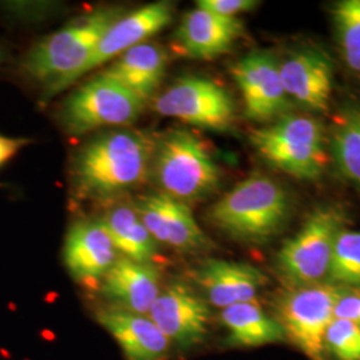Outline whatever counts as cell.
<instances>
[{
  "label": "cell",
  "mask_w": 360,
  "mask_h": 360,
  "mask_svg": "<svg viewBox=\"0 0 360 360\" xmlns=\"http://www.w3.org/2000/svg\"><path fill=\"white\" fill-rule=\"evenodd\" d=\"M167 55L154 43H142L117 56L102 74L120 83L142 102L154 98L166 74Z\"/></svg>",
  "instance_id": "obj_20"
},
{
  "label": "cell",
  "mask_w": 360,
  "mask_h": 360,
  "mask_svg": "<svg viewBox=\"0 0 360 360\" xmlns=\"http://www.w3.org/2000/svg\"><path fill=\"white\" fill-rule=\"evenodd\" d=\"M4 56H6V53H4V50H3V47L0 46V63L4 60Z\"/></svg>",
  "instance_id": "obj_30"
},
{
  "label": "cell",
  "mask_w": 360,
  "mask_h": 360,
  "mask_svg": "<svg viewBox=\"0 0 360 360\" xmlns=\"http://www.w3.org/2000/svg\"><path fill=\"white\" fill-rule=\"evenodd\" d=\"M260 3L255 0H199L196 7L226 18H238L240 13L255 10Z\"/></svg>",
  "instance_id": "obj_27"
},
{
  "label": "cell",
  "mask_w": 360,
  "mask_h": 360,
  "mask_svg": "<svg viewBox=\"0 0 360 360\" xmlns=\"http://www.w3.org/2000/svg\"><path fill=\"white\" fill-rule=\"evenodd\" d=\"M193 279L207 303L221 309L255 302L267 284V278L257 267L223 259L205 260L193 271Z\"/></svg>",
  "instance_id": "obj_14"
},
{
  "label": "cell",
  "mask_w": 360,
  "mask_h": 360,
  "mask_svg": "<svg viewBox=\"0 0 360 360\" xmlns=\"http://www.w3.org/2000/svg\"><path fill=\"white\" fill-rule=\"evenodd\" d=\"M346 221L345 210L335 205L316 207L309 214L275 257L276 271L287 287L327 283L335 242Z\"/></svg>",
  "instance_id": "obj_5"
},
{
  "label": "cell",
  "mask_w": 360,
  "mask_h": 360,
  "mask_svg": "<svg viewBox=\"0 0 360 360\" xmlns=\"http://www.w3.org/2000/svg\"><path fill=\"white\" fill-rule=\"evenodd\" d=\"M324 348L330 360H360L359 326L334 318L324 335Z\"/></svg>",
  "instance_id": "obj_26"
},
{
  "label": "cell",
  "mask_w": 360,
  "mask_h": 360,
  "mask_svg": "<svg viewBox=\"0 0 360 360\" xmlns=\"http://www.w3.org/2000/svg\"><path fill=\"white\" fill-rule=\"evenodd\" d=\"M327 283L359 288L360 231L345 229L338 235Z\"/></svg>",
  "instance_id": "obj_25"
},
{
  "label": "cell",
  "mask_w": 360,
  "mask_h": 360,
  "mask_svg": "<svg viewBox=\"0 0 360 360\" xmlns=\"http://www.w3.org/2000/svg\"><path fill=\"white\" fill-rule=\"evenodd\" d=\"M96 319L122 348L126 360H165L171 343L147 315L117 307L102 309Z\"/></svg>",
  "instance_id": "obj_19"
},
{
  "label": "cell",
  "mask_w": 360,
  "mask_h": 360,
  "mask_svg": "<svg viewBox=\"0 0 360 360\" xmlns=\"http://www.w3.org/2000/svg\"><path fill=\"white\" fill-rule=\"evenodd\" d=\"M251 143L267 163L302 180L322 176L327 163L326 135L315 117L285 114L255 129Z\"/></svg>",
  "instance_id": "obj_6"
},
{
  "label": "cell",
  "mask_w": 360,
  "mask_h": 360,
  "mask_svg": "<svg viewBox=\"0 0 360 360\" xmlns=\"http://www.w3.org/2000/svg\"><path fill=\"white\" fill-rule=\"evenodd\" d=\"M230 71L242 92L248 119L272 122L288 112L291 101L283 89L279 62L271 52H250Z\"/></svg>",
  "instance_id": "obj_11"
},
{
  "label": "cell",
  "mask_w": 360,
  "mask_h": 360,
  "mask_svg": "<svg viewBox=\"0 0 360 360\" xmlns=\"http://www.w3.org/2000/svg\"><path fill=\"white\" fill-rule=\"evenodd\" d=\"M334 318L355 323L360 327V288H346L338 299Z\"/></svg>",
  "instance_id": "obj_28"
},
{
  "label": "cell",
  "mask_w": 360,
  "mask_h": 360,
  "mask_svg": "<svg viewBox=\"0 0 360 360\" xmlns=\"http://www.w3.org/2000/svg\"><path fill=\"white\" fill-rule=\"evenodd\" d=\"M147 316L171 345L190 349L206 340L211 309L190 284L175 281L160 290Z\"/></svg>",
  "instance_id": "obj_10"
},
{
  "label": "cell",
  "mask_w": 360,
  "mask_h": 360,
  "mask_svg": "<svg viewBox=\"0 0 360 360\" xmlns=\"http://www.w3.org/2000/svg\"><path fill=\"white\" fill-rule=\"evenodd\" d=\"M155 110L160 115L214 131L231 129L236 114L230 92L217 82L202 77L176 80L156 98Z\"/></svg>",
  "instance_id": "obj_9"
},
{
  "label": "cell",
  "mask_w": 360,
  "mask_h": 360,
  "mask_svg": "<svg viewBox=\"0 0 360 360\" xmlns=\"http://www.w3.org/2000/svg\"><path fill=\"white\" fill-rule=\"evenodd\" d=\"M347 287L322 283L287 287L278 295L275 319L290 340L309 360H330L324 348V335L334 319L338 299Z\"/></svg>",
  "instance_id": "obj_7"
},
{
  "label": "cell",
  "mask_w": 360,
  "mask_h": 360,
  "mask_svg": "<svg viewBox=\"0 0 360 360\" xmlns=\"http://www.w3.org/2000/svg\"><path fill=\"white\" fill-rule=\"evenodd\" d=\"M27 143L28 141L23 138H11L0 134V167L11 160Z\"/></svg>",
  "instance_id": "obj_29"
},
{
  "label": "cell",
  "mask_w": 360,
  "mask_h": 360,
  "mask_svg": "<svg viewBox=\"0 0 360 360\" xmlns=\"http://www.w3.org/2000/svg\"><path fill=\"white\" fill-rule=\"evenodd\" d=\"M174 19V4L156 1L119 18L99 40L86 65L83 75L123 52L144 43V40L167 27ZM82 75V77H83Z\"/></svg>",
  "instance_id": "obj_17"
},
{
  "label": "cell",
  "mask_w": 360,
  "mask_h": 360,
  "mask_svg": "<svg viewBox=\"0 0 360 360\" xmlns=\"http://www.w3.org/2000/svg\"><path fill=\"white\" fill-rule=\"evenodd\" d=\"M292 215V199L283 186L263 174H252L208 211L210 221L232 239L264 245L283 231Z\"/></svg>",
  "instance_id": "obj_3"
},
{
  "label": "cell",
  "mask_w": 360,
  "mask_h": 360,
  "mask_svg": "<svg viewBox=\"0 0 360 360\" xmlns=\"http://www.w3.org/2000/svg\"><path fill=\"white\" fill-rule=\"evenodd\" d=\"M335 38L348 70L360 77V0H342L331 8Z\"/></svg>",
  "instance_id": "obj_24"
},
{
  "label": "cell",
  "mask_w": 360,
  "mask_h": 360,
  "mask_svg": "<svg viewBox=\"0 0 360 360\" xmlns=\"http://www.w3.org/2000/svg\"><path fill=\"white\" fill-rule=\"evenodd\" d=\"M156 136L139 129H114L83 146L74 160L77 191L91 199H111L150 178Z\"/></svg>",
  "instance_id": "obj_1"
},
{
  "label": "cell",
  "mask_w": 360,
  "mask_h": 360,
  "mask_svg": "<svg viewBox=\"0 0 360 360\" xmlns=\"http://www.w3.org/2000/svg\"><path fill=\"white\" fill-rule=\"evenodd\" d=\"M220 323L227 331L230 347H260L287 342L282 326L255 302L221 309Z\"/></svg>",
  "instance_id": "obj_21"
},
{
  "label": "cell",
  "mask_w": 360,
  "mask_h": 360,
  "mask_svg": "<svg viewBox=\"0 0 360 360\" xmlns=\"http://www.w3.org/2000/svg\"><path fill=\"white\" fill-rule=\"evenodd\" d=\"M132 207L158 243L183 252L211 248L210 238L195 220L188 205L156 191L139 196Z\"/></svg>",
  "instance_id": "obj_12"
},
{
  "label": "cell",
  "mask_w": 360,
  "mask_h": 360,
  "mask_svg": "<svg viewBox=\"0 0 360 360\" xmlns=\"http://www.w3.org/2000/svg\"><path fill=\"white\" fill-rule=\"evenodd\" d=\"M122 8H99L35 43L20 62L47 98L65 90L83 71L104 32L123 16Z\"/></svg>",
  "instance_id": "obj_2"
},
{
  "label": "cell",
  "mask_w": 360,
  "mask_h": 360,
  "mask_svg": "<svg viewBox=\"0 0 360 360\" xmlns=\"http://www.w3.org/2000/svg\"><path fill=\"white\" fill-rule=\"evenodd\" d=\"M150 178L158 193L190 206L217 193L220 169L205 143L193 132L176 129L156 136Z\"/></svg>",
  "instance_id": "obj_4"
},
{
  "label": "cell",
  "mask_w": 360,
  "mask_h": 360,
  "mask_svg": "<svg viewBox=\"0 0 360 360\" xmlns=\"http://www.w3.org/2000/svg\"><path fill=\"white\" fill-rule=\"evenodd\" d=\"M330 153L340 175L360 187V111H348L335 123Z\"/></svg>",
  "instance_id": "obj_23"
},
{
  "label": "cell",
  "mask_w": 360,
  "mask_h": 360,
  "mask_svg": "<svg viewBox=\"0 0 360 360\" xmlns=\"http://www.w3.org/2000/svg\"><path fill=\"white\" fill-rule=\"evenodd\" d=\"M239 18H226L196 7L186 13L175 34L176 50L191 59L212 60L230 51L243 35Z\"/></svg>",
  "instance_id": "obj_16"
},
{
  "label": "cell",
  "mask_w": 360,
  "mask_h": 360,
  "mask_svg": "<svg viewBox=\"0 0 360 360\" xmlns=\"http://www.w3.org/2000/svg\"><path fill=\"white\" fill-rule=\"evenodd\" d=\"M117 257L115 245L101 220L77 221L67 232L63 259L67 270L77 282H102Z\"/></svg>",
  "instance_id": "obj_15"
},
{
  "label": "cell",
  "mask_w": 360,
  "mask_h": 360,
  "mask_svg": "<svg viewBox=\"0 0 360 360\" xmlns=\"http://www.w3.org/2000/svg\"><path fill=\"white\" fill-rule=\"evenodd\" d=\"M160 290V272L153 263L124 257H117L101 282V292L112 307L139 315H148Z\"/></svg>",
  "instance_id": "obj_18"
},
{
  "label": "cell",
  "mask_w": 360,
  "mask_h": 360,
  "mask_svg": "<svg viewBox=\"0 0 360 360\" xmlns=\"http://www.w3.org/2000/svg\"><path fill=\"white\" fill-rule=\"evenodd\" d=\"M116 251L139 263H153L158 254V242L143 224L134 207L116 205L101 219Z\"/></svg>",
  "instance_id": "obj_22"
},
{
  "label": "cell",
  "mask_w": 360,
  "mask_h": 360,
  "mask_svg": "<svg viewBox=\"0 0 360 360\" xmlns=\"http://www.w3.org/2000/svg\"><path fill=\"white\" fill-rule=\"evenodd\" d=\"M144 102L102 72L74 91L62 105L60 120L74 135L127 126L142 115Z\"/></svg>",
  "instance_id": "obj_8"
},
{
  "label": "cell",
  "mask_w": 360,
  "mask_h": 360,
  "mask_svg": "<svg viewBox=\"0 0 360 360\" xmlns=\"http://www.w3.org/2000/svg\"><path fill=\"white\" fill-rule=\"evenodd\" d=\"M285 95L303 108L326 114L334 87V62L321 47H303L279 62Z\"/></svg>",
  "instance_id": "obj_13"
}]
</instances>
